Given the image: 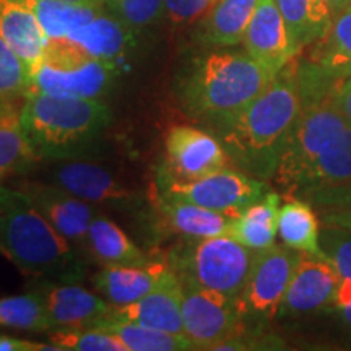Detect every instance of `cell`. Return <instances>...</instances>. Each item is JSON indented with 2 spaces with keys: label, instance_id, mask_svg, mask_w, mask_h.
Listing matches in <instances>:
<instances>
[{
  "label": "cell",
  "instance_id": "obj_18",
  "mask_svg": "<svg viewBox=\"0 0 351 351\" xmlns=\"http://www.w3.org/2000/svg\"><path fill=\"white\" fill-rule=\"evenodd\" d=\"M165 261H152L140 267H103L96 271L91 283L99 296L111 306H127L155 289L171 274Z\"/></svg>",
  "mask_w": 351,
  "mask_h": 351
},
{
  "label": "cell",
  "instance_id": "obj_24",
  "mask_svg": "<svg viewBox=\"0 0 351 351\" xmlns=\"http://www.w3.org/2000/svg\"><path fill=\"white\" fill-rule=\"evenodd\" d=\"M69 38L82 44L91 56L111 64L124 57L132 44L129 26L103 10L93 20L73 29Z\"/></svg>",
  "mask_w": 351,
  "mask_h": 351
},
{
  "label": "cell",
  "instance_id": "obj_31",
  "mask_svg": "<svg viewBox=\"0 0 351 351\" xmlns=\"http://www.w3.org/2000/svg\"><path fill=\"white\" fill-rule=\"evenodd\" d=\"M41 156L21 129L20 122L0 125V182L13 174L26 173Z\"/></svg>",
  "mask_w": 351,
  "mask_h": 351
},
{
  "label": "cell",
  "instance_id": "obj_5",
  "mask_svg": "<svg viewBox=\"0 0 351 351\" xmlns=\"http://www.w3.org/2000/svg\"><path fill=\"white\" fill-rule=\"evenodd\" d=\"M256 251L231 236L181 239L169 249L165 262L179 283L238 298L247 283Z\"/></svg>",
  "mask_w": 351,
  "mask_h": 351
},
{
  "label": "cell",
  "instance_id": "obj_35",
  "mask_svg": "<svg viewBox=\"0 0 351 351\" xmlns=\"http://www.w3.org/2000/svg\"><path fill=\"white\" fill-rule=\"evenodd\" d=\"M319 245L341 278H351V232L341 226L326 225L319 234Z\"/></svg>",
  "mask_w": 351,
  "mask_h": 351
},
{
  "label": "cell",
  "instance_id": "obj_45",
  "mask_svg": "<svg viewBox=\"0 0 351 351\" xmlns=\"http://www.w3.org/2000/svg\"><path fill=\"white\" fill-rule=\"evenodd\" d=\"M343 317H345L346 322H348V326L351 327V304L343 307Z\"/></svg>",
  "mask_w": 351,
  "mask_h": 351
},
{
  "label": "cell",
  "instance_id": "obj_38",
  "mask_svg": "<svg viewBox=\"0 0 351 351\" xmlns=\"http://www.w3.org/2000/svg\"><path fill=\"white\" fill-rule=\"evenodd\" d=\"M0 351H62L59 346L49 341L47 343H38L25 339H16L12 335H0Z\"/></svg>",
  "mask_w": 351,
  "mask_h": 351
},
{
  "label": "cell",
  "instance_id": "obj_20",
  "mask_svg": "<svg viewBox=\"0 0 351 351\" xmlns=\"http://www.w3.org/2000/svg\"><path fill=\"white\" fill-rule=\"evenodd\" d=\"M86 256L101 267H140L152 262L112 219L98 213L90 225Z\"/></svg>",
  "mask_w": 351,
  "mask_h": 351
},
{
  "label": "cell",
  "instance_id": "obj_1",
  "mask_svg": "<svg viewBox=\"0 0 351 351\" xmlns=\"http://www.w3.org/2000/svg\"><path fill=\"white\" fill-rule=\"evenodd\" d=\"M300 111L296 65L289 62L261 96L217 130L231 165L262 181L275 178Z\"/></svg>",
  "mask_w": 351,
  "mask_h": 351
},
{
  "label": "cell",
  "instance_id": "obj_28",
  "mask_svg": "<svg viewBox=\"0 0 351 351\" xmlns=\"http://www.w3.org/2000/svg\"><path fill=\"white\" fill-rule=\"evenodd\" d=\"M96 327L108 328L127 345L129 351H187L195 350L184 333H171L130 322L103 320Z\"/></svg>",
  "mask_w": 351,
  "mask_h": 351
},
{
  "label": "cell",
  "instance_id": "obj_15",
  "mask_svg": "<svg viewBox=\"0 0 351 351\" xmlns=\"http://www.w3.org/2000/svg\"><path fill=\"white\" fill-rule=\"evenodd\" d=\"M243 43L245 52L269 70L271 75H276L287 67L298 54L275 0L258 2Z\"/></svg>",
  "mask_w": 351,
  "mask_h": 351
},
{
  "label": "cell",
  "instance_id": "obj_10",
  "mask_svg": "<svg viewBox=\"0 0 351 351\" xmlns=\"http://www.w3.org/2000/svg\"><path fill=\"white\" fill-rule=\"evenodd\" d=\"M165 169L160 176L191 182L230 168L221 140L192 125H176L165 140Z\"/></svg>",
  "mask_w": 351,
  "mask_h": 351
},
{
  "label": "cell",
  "instance_id": "obj_41",
  "mask_svg": "<svg viewBox=\"0 0 351 351\" xmlns=\"http://www.w3.org/2000/svg\"><path fill=\"white\" fill-rule=\"evenodd\" d=\"M335 99L339 103L341 112L351 122V77H346L339 83L335 91Z\"/></svg>",
  "mask_w": 351,
  "mask_h": 351
},
{
  "label": "cell",
  "instance_id": "obj_22",
  "mask_svg": "<svg viewBox=\"0 0 351 351\" xmlns=\"http://www.w3.org/2000/svg\"><path fill=\"white\" fill-rule=\"evenodd\" d=\"M275 3L296 52L317 44L330 29L333 15L326 0H275Z\"/></svg>",
  "mask_w": 351,
  "mask_h": 351
},
{
  "label": "cell",
  "instance_id": "obj_36",
  "mask_svg": "<svg viewBox=\"0 0 351 351\" xmlns=\"http://www.w3.org/2000/svg\"><path fill=\"white\" fill-rule=\"evenodd\" d=\"M217 0H165V16L174 25H192L204 19Z\"/></svg>",
  "mask_w": 351,
  "mask_h": 351
},
{
  "label": "cell",
  "instance_id": "obj_13",
  "mask_svg": "<svg viewBox=\"0 0 351 351\" xmlns=\"http://www.w3.org/2000/svg\"><path fill=\"white\" fill-rule=\"evenodd\" d=\"M340 280V271L330 258L302 252L280 304L278 314H307L322 306L332 304Z\"/></svg>",
  "mask_w": 351,
  "mask_h": 351
},
{
  "label": "cell",
  "instance_id": "obj_42",
  "mask_svg": "<svg viewBox=\"0 0 351 351\" xmlns=\"http://www.w3.org/2000/svg\"><path fill=\"white\" fill-rule=\"evenodd\" d=\"M337 307L343 309V307L351 304V278H341L339 287H337L333 302Z\"/></svg>",
  "mask_w": 351,
  "mask_h": 351
},
{
  "label": "cell",
  "instance_id": "obj_9",
  "mask_svg": "<svg viewBox=\"0 0 351 351\" xmlns=\"http://www.w3.org/2000/svg\"><path fill=\"white\" fill-rule=\"evenodd\" d=\"M300 258V251L285 244L256 251L247 283L239 296L244 317L270 319L278 314Z\"/></svg>",
  "mask_w": 351,
  "mask_h": 351
},
{
  "label": "cell",
  "instance_id": "obj_34",
  "mask_svg": "<svg viewBox=\"0 0 351 351\" xmlns=\"http://www.w3.org/2000/svg\"><path fill=\"white\" fill-rule=\"evenodd\" d=\"M116 19L130 29H143L165 16V0H106Z\"/></svg>",
  "mask_w": 351,
  "mask_h": 351
},
{
  "label": "cell",
  "instance_id": "obj_40",
  "mask_svg": "<svg viewBox=\"0 0 351 351\" xmlns=\"http://www.w3.org/2000/svg\"><path fill=\"white\" fill-rule=\"evenodd\" d=\"M322 221L326 223V225L341 226L351 232V208L324 210Z\"/></svg>",
  "mask_w": 351,
  "mask_h": 351
},
{
  "label": "cell",
  "instance_id": "obj_6",
  "mask_svg": "<svg viewBox=\"0 0 351 351\" xmlns=\"http://www.w3.org/2000/svg\"><path fill=\"white\" fill-rule=\"evenodd\" d=\"M114 73L116 64L91 56L72 38H49L43 62L32 73L29 93L99 98L112 85Z\"/></svg>",
  "mask_w": 351,
  "mask_h": 351
},
{
  "label": "cell",
  "instance_id": "obj_26",
  "mask_svg": "<svg viewBox=\"0 0 351 351\" xmlns=\"http://www.w3.org/2000/svg\"><path fill=\"white\" fill-rule=\"evenodd\" d=\"M319 219L307 200L288 199L278 212V236L288 247L327 257L319 245Z\"/></svg>",
  "mask_w": 351,
  "mask_h": 351
},
{
  "label": "cell",
  "instance_id": "obj_12",
  "mask_svg": "<svg viewBox=\"0 0 351 351\" xmlns=\"http://www.w3.org/2000/svg\"><path fill=\"white\" fill-rule=\"evenodd\" d=\"M21 191L28 194L44 217L51 221L70 244H73L83 256H86L88 232L96 217L90 202L78 199L65 189L52 182L25 181L19 184Z\"/></svg>",
  "mask_w": 351,
  "mask_h": 351
},
{
  "label": "cell",
  "instance_id": "obj_43",
  "mask_svg": "<svg viewBox=\"0 0 351 351\" xmlns=\"http://www.w3.org/2000/svg\"><path fill=\"white\" fill-rule=\"evenodd\" d=\"M326 2L333 16L339 15L340 12H343L346 7L351 5V0H326Z\"/></svg>",
  "mask_w": 351,
  "mask_h": 351
},
{
  "label": "cell",
  "instance_id": "obj_23",
  "mask_svg": "<svg viewBox=\"0 0 351 351\" xmlns=\"http://www.w3.org/2000/svg\"><path fill=\"white\" fill-rule=\"evenodd\" d=\"M280 202H282V197L276 192L269 191L262 199L245 207L236 217L228 236L254 251L274 245L278 234Z\"/></svg>",
  "mask_w": 351,
  "mask_h": 351
},
{
  "label": "cell",
  "instance_id": "obj_25",
  "mask_svg": "<svg viewBox=\"0 0 351 351\" xmlns=\"http://www.w3.org/2000/svg\"><path fill=\"white\" fill-rule=\"evenodd\" d=\"M351 182V125L320 153L302 176L298 194Z\"/></svg>",
  "mask_w": 351,
  "mask_h": 351
},
{
  "label": "cell",
  "instance_id": "obj_7",
  "mask_svg": "<svg viewBox=\"0 0 351 351\" xmlns=\"http://www.w3.org/2000/svg\"><path fill=\"white\" fill-rule=\"evenodd\" d=\"M181 287L184 335L195 350H217L244 330L245 317L238 298L189 285Z\"/></svg>",
  "mask_w": 351,
  "mask_h": 351
},
{
  "label": "cell",
  "instance_id": "obj_39",
  "mask_svg": "<svg viewBox=\"0 0 351 351\" xmlns=\"http://www.w3.org/2000/svg\"><path fill=\"white\" fill-rule=\"evenodd\" d=\"M25 99L0 98V125L12 124V122H20Z\"/></svg>",
  "mask_w": 351,
  "mask_h": 351
},
{
  "label": "cell",
  "instance_id": "obj_29",
  "mask_svg": "<svg viewBox=\"0 0 351 351\" xmlns=\"http://www.w3.org/2000/svg\"><path fill=\"white\" fill-rule=\"evenodd\" d=\"M47 38L69 36L78 26L93 20L101 7L73 5L60 0H28Z\"/></svg>",
  "mask_w": 351,
  "mask_h": 351
},
{
  "label": "cell",
  "instance_id": "obj_46",
  "mask_svg": "<svg viewBox=\"0 0 351 351\" xmlns=\"http://www.w3.org/2000/svg\"><path fill=\"white\" fill-rule=\"evenodd\" d=\"M0 254H3V247H2V244H0Z\"/></svg>",
  "mask_w": 351,
  "mask_h": 351
},
{
  "label": "cell",
  "instance_id": "obj_4",
  "mask_svg": "<svg viewBox=\"0 0 351 351\" xmlns=\"http://www.w3.org/2000/svg\"><path fill=\"white\" fill-rule=\"evenodd\" d=\"M111 122L99 98L29 93L20 125L41 160L77 158L101 137Z\"/></svg>",
  "mask_w": 351,
  "mask_h": 351
},
{
  "label": "cell",
  "instance_id": "obj_16",
  "mask_svg": "<svg viewBox=\"0 0 351 351\" xmlns=\"http://www.w3.org/2000/svg\"><path fill=\"white\" fill-rule=\"evenodd\" d=\"M103 320L130 322L171 333H184L182 287L178 276L171 271L155 289L138 301L127 306H112Z\"/></svg>",
  "mask_w": 351,
  "mask_h": 351
},
{
  "label": "cell",
  "instance_id": "obj_19",
  "mask_svg": "<svg viewBox=\"0 0 351 351\" xmlns=\"http://www.w3.org/2000/svg\"><path fill=\"white\" fill-rule=\"evenodd\" d=\"M0 38L20 56L32 77L43 62L49 38L28 0H0Z\"/></svg>",
  "mask_w": 351,
  "mask_h": 351
},
{
  "label": "cell",
  "instance_id": "obj_27",
  "mask_svg": "<svg viewBox=\"0 0 351 351\" xmlns=\"http://www.w3.org/2000/svg\"><path fill=\"white\" fill-rule=\"evenodd\" d=\"M317 44L314 62L335 77H351V5L333 16L330 29Z\"/></svg>",
  "mask_w": 351,
  "mask_h": 351
},
{
  "label": "cell",
  "instance_id": "obj_17",
  "mask_svg": "<svg viewBox=\"0 0 351 351\" xmlns=\"http://www.w3.org/2000/svg\"><path fill=\"white\" fill-rule=\"evenodd\" d=\"M156 213L166 232L181 239H202L212 236L230 234V230L239 213L219 212L161 195L156 202Z\"/></svg>",
  "mask_w": 351,
  "mask_h": 351
},
{
  "label": "cell",
  "instance_id": "obj_37",
  "mask_svg": "<svg viewBox=\"0 0 351 351\" xmlns=\"http://www.w3.org/2000/svg\"><path fill=\"white\" fill-rule=\"evenodd\" d=\"M311 205L320 210L351 208V182L317 189L302 195Z\"/></svg>",
  "mask_w": 351,
  "mask_h": 351
},
{
  "label": "cell",
  "instance_id": "obj_44",
  "mask_svg": "<svg viewBox=\"0 0 351 351\" xmlns=\"http://www.w3.org/2000/svg\"><path fill=\"white\" fill-rule=\"evenodd\" d=\"M60 2L73 3V5H93V7H101V5H103V3H106V0H60Z\"/></svg>",
  "mask_w": 351,
  "mask_h": 351
},
{
  "label": "cell",
  "instance_id": "obj_33",
  "mask_svg": "<svg viewBox=\"0 0 351 351\" xmlns=\"http://www.w3.org/2000/svg\"><path fill=\"white\" fill-rule=\"evenodd\" d=\"M29 70L20 56L0 38V98L25 99L29 93Z\"/></svg>",
  "mask_w": 351,
  "mask_h": 351
},
{
  "label": "cell",
  "instance_id": "obj_30",
  "mask_svg": "<svg viewBox=\"0 0 351 351\" xmlns=\"http://www.w3.org/2000/svg\"><path fill=\"white\" fill-rule=\"evenodd\" d=\"M0 327L13 330L51 332V324L36 289L28 295L0 298Z\"/></svg>",
  "mask_w": 351,
  "mask_h": 351
},
{
  "label": "cell",
  "instance_id": "obj_14",
  "mask_svg": "<svg viewBox=\"0 0 351 351\" xmlns=\"http://www.w3.org/2000/svg\"><path fill=\"white\" fill-rule=\"evenodd\" d=\"M36 291L43 300L51 330L93 327L106 317L112 307L103 296L95 295L72 282L41 280Z\"/></svg>",
  "mask_w": 351,
  "mask_h": 351
},
{
  "label": "cell",
  "instance_id": "obj_21",
  "mask_svg": "<svg viewBox=\"0 0 351 351\" xmlns=\"http://www.w3.org/2000/svg\"><path fill=\"white\" fill-rule=\"evenodd\" d=\"M258 2L261 0H217L202 19V43L213 47H230L243 43Z\"/></svg>",
  "mask_w": 351,
  "mask_h": 351
},
{
  "label": "cell",
  "instance_id": "obj_32",
  "mask_svg": "<svg viewBox=\"0 0 351 351\" xmlns=\"http://www.w3.org/2000/svg\"><path fill=\"white\" fill-rule=\"evenodd\" d=\"M49 341L62 351H129L116 333L96 326L54 328Z\"/></svg>",
  "mask_w": 351,
  "mask_h": 351
},
{
  "label": "cell",
  "instance_id": "obj_11",
  "mask_svg": "<svg viewBox=\"0 0 351 351\" xmlns=\"http://www.w3.org/2000/svg\"><path fill=\"white\" fill-rule=\"evenodd\" d=\"M49 169V182L65 189L78 199L114 208H132L140 204V194L125 187L103 166L78 158L54 160Z\"/></svg>",
  "mask_w": 351,
  "mask_h": 351
},
{
  "label": "cell",
  "instance_id": "obj_8",
  "mask_svg": "<svg viewBox=\"0 0 351 351\" xmlns=\"http://www.w3.org/2000/svg\"><path fill=\"white\" fill-rule=\"evenodd\" d=\"M269 186L262 179L226 168L207 178L191 182L173 181L160 176V194L219 212L241 213L245 207L262 199Z\"/></svg>",
  "mask_w": 351,
  "mask_h": 351
},
{
  "label": "cell",
  "instance_id": "obj_3",
  "mask_svg": "<svg viewBox=\"0 0 351 351\" xmlns=\"http://www.w3.org/2000/svg\"><path fill=\"white\" fill-rule=\"evenodd\" d=\"M274 77L245 51H213L186 73L179 99L189 116L218 130L261 96Z\"/></svg>",
  "mask_w": 351,
  "mask_h": 351
},
{
  "label": "cell",
  "instance_id": "obj_2",
  "mask_svg": "<svg viewBox=\"0 0 351 351\" xmlns=\"http://www.w3.org/2000/svg\"><path fill=\"white\" fill-rule=\"evenodd\" d=\"M0 244L26 276L80 282L86 257L51 225L21 189L0 182Z\"/></svg>",
  "mask_w": 351,
  "mask_h": 351
}]
</instances>
